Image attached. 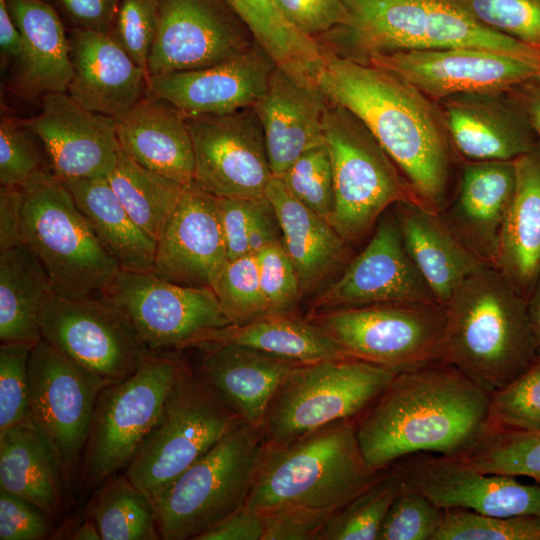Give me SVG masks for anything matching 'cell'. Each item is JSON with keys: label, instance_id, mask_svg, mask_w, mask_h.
I'll use <instances>...</instances> for the list:
<instances>
[{"label": "cell", "instance_id": "obj_3", "mask_svg": "<svg viewBox=\"0 0 540 540\" xmlns=\"http://www.w3.org/2000/svg\"><path fill=\"white\" fill-rule=\"evenodd\" d=\"M443 307V361L489 393L538 358L528 300L494 266L469 275Z\"/></svg>", "mask_w": 540, "mask_h": 540}, {"label": "cell", "instance_id": "obj_45", "mask_svg": "<svg viewBox=\"0 0 540 540\" xmlns=\"http://www.w3.org/2000/svg\"><path fill=\"white\" fill-rule=\"evenodd\" d=\"M434 540H540V516H489L445 510Z\"/></svg>", "mask_w": 540, "mask_h": 540}, {"label": "cell", "instance_id": "obj_63", "mask_svg": "<svg viewBox=\"0 0 540 540\" xmlns=\"http://www.w3.org/2000/svg\"><path fill=\"white\" fill-rule=\"evenodd\" d=\"M528 310L537 345L538 357H540V275L528 298Z\"/></svg>", "mask_w": 540, "mask_h": 540}, {"label": "cell", "instance_id": "obj_2", "mask_svg": "<svg viewBox=\"0 0 540 540\" xmlns=\"http://www.w3.org/2000/svg\"><path fill=\"white\" fill-rule=\"evenodd\" d=\"M317 84L364 123L425 208L440 213L455 150L439 104L388 70L326 48Z\"/></svg>", "mask_w": 540, "mask_h": 540}, {"label": "cell", "instance_id": "obj_40", "mask_svg": "<svg viewBox=\"0 0 540 540\" xmlns=\"http://www.w3.org/2000/svg\"><path fill=\"white\" fill-rule=\"evenodd\" d=\"M106 179L131 218L157 242L186 185L139 165L122 150Z\"/></svg>", "mask_w": 540, "mask_h": 540}, {"label": "cell", "instance_id": "obj_58", "mask_svg": "<svg viewBox=\"0 0 540 540\" xmlns=\"http://www.w3.org/2000/svg\"><path fill=\"white\" fill-rule=\"evenodd\" d=\"M264 516L247 506L230 513L194 540H263Z\"/></svg>", "mask_w": 540, "mask_h": 540}, {"label": "cell", "instance_id": "obj_49", "mask_svg": "<svg viewBox=\"0 0 540 540\" xmlns=\"http://www.w3.org/2000/svg\"><path fill=\"white\" fill-rule=\"evenodd\" d=\"M445 510L402 486L391 503L377 540H434Z\"/></svg>", "mask_w": 540, "mask_h": 540}, {"label": "cell", "instance_id": "obj_25", "mask_svg": "<svg viewBox=\"0 0 540 540\" xmlns=\"http://www.w3.org/2000/svg\"><path fill=\"white\" fill-rule=\"evenodd\" d=\"M438 104L454 150L468 161H512L539 144L505 94H457Z\"/></svg>", "mask_w": 540, "mask_h": 540}, {"label": "cell", "instance_id": "obj_41", "mask_svg": "<svg viewBox=\"0 0 540 540\" xmlns=\"http://www.w3.org/2000/svg\"><path fill=\"white\" fill-rule=\"evenodd\" d=\"M402 486L395 466L382 470L364 490L331 515L316 540H377L388 509Z\"/></svg>", "mask_w": 540, "mask_h": 540}, {"label": "cell", "instance_id": "obj_43", "mask_svg": "<svg viewBox=\"0 0 540 540\" xmlns=\"http://www.w3.org/2000/svg\"><path fill=\"white\" fill-rule=\"evenodd\" d=\"M211 288L230 324H244L268 313L254 254L228 260Z\"/></svg>", "mask_w": 540, "mask_h": 540}, {"label": "cell", "instance_id": "obj_8", "mask_svg": "<svg viewBox=\"0 0 540 540\" xmlns=\"http://www.w3.org/2000/svg\"><path fill=\"white\" fill-rule=\"evenodd\" d=\"M323 134L334 184L330 223L347 241L366 235L391 205L422 200L364 123L345 107L328 100Z\"/></svg>", "mask_w": 540, "mask_h": 540}, {"label": "cell", "instance_id": "obj_28", "mask_svg": "<svg viewBox=\"0 0 540 540\" xmlns=\"http://www.w3.org/2000/svg\"><path fill=\"white\" fill-rule=\"evenodd\" d=\"M23 40L22 54L12 68L8 87L27 101L67 92L72 64L68 30L45 0H6Z\"/></svg>", "mask_w": 540, "mask_h": 540}, {"label": "cell", "instance_id": "obj_39", "mask_svg": "<svg viewBox=\"0 0 540 540\" xmlns=\"http://www.w3.org/2000/svg\"><path fill=\"white\" fill-rule=\"evenodd\" d=\"M85 516L93 520L101 540H159L151 497L120 472L93 491Z\"/></svg>", "mask_w": 540, "mask_h": 540}, {"label": "cell", "instance_id": "obj_44", "mask_svg": "<svg viewBox=\"0 0 540 540\" xmlns=\"http://www.w3.org/2000/svg\"><path fill=\"white\" fill-rule=\"evenodd\" d=\"M540 431V357L490 398L488 431Z\"/></svg>", "mask_w": 540, "mask_h": 540}, {"label": "cell", "instance_id": "obj_54", "mask_svg": "<svg viewBox=\"0 0 540 540\" xmlns=\"http://www.w3.org/2000/svg\"><path fill=\"white\" fill-rule=\"evenodd\" d=\"M285 18L301 33L318 39L350 22L342 0H275Z\"/></svg>", "mask_w": 540, "mask_h": 540}, {"label": "cell", "instance_id": "obj_42", "mask_svg": "<svg viewBox=\"0 0 540 540\" xmlns=\"http://www.w3.org/2000/svg\"><path fill=\"white\" fill-rule=\"evenodd\" d=\"M460 458L484 473L524 476L540 484V431H487Z\"/></svg>", "mask_w": 540, "mask_h": 540}, {"label": "cell", "instance_id": "obj_24", "mask_svg": "<svg viewBox=\"0 0 540 540\" xmlns=\"http://www.w3.org/2000/svg\"><path fill=\"white\" fill-rule=\"evenodd\" d=\"M72 77L67 93L89 110L112 118L148 90V75L110 33L67 29Z\"/></svg>", "mask_w": 540, "mask_h": 540}, {"label": "cell", "instance_id": "obj_62", "mask_svg": "<svg viewBox=\"0 0 540 540\" xmlns=\"http://www.w3.org/2000/svg\"><path fill=\"white\" fill-rule=\"evenodd\" d=\"M22 35L16 26L6 0H0V67L2 75L19 61L22 54Z\"/></svg>", "mask_w": 540, "mask_h": 540}, {"label": "cell", "instance_id": "obj_32", "mask_svg": "<svg viewBox=\"0 0 540 540\" xmlns=\"http://www.w3.org/2000/svg\"><path fill=\"white\" fill-rule=\"evenodd\" d=\"M396 206L405 249L437 302L444 306L463 281L486 263L461 243L439 213L409 203Z\"/></svg>", "mask_w": 540, "mask_h": 540}, {"label": "cell", "instance_id": "obj_29", "mask_svg": "<svg viewBox=\"0 0 540 540\" xmlns=\"http://www.w3.org/2000/svg\"><path fill=\"white\" fill-rule=\"evenodd\" d=\"M121 150L139 165L187 185L194 178V151L186 117L148 90L115 118Z\"/></svg>", "mask_w": 540, "mask_h": 540}, {"label": "cell", "instance_id": "obj_34", "mask_svg": "<svg viewBox=\"0 0 540 540\" xmlns=\"http://www.w3.org/2000/svg\"><path fill=\"white\" fill-rule=\"evenodd\" d=\"M0 489L36 506L55 523L67 511L52 453L29 417L0 432Z\"/></svg>", "mask_w": 540, "mask_h": 540}, {"label": "cell", "instance_id": "obj_12", "mask_svg": "<svg viewBox=\"0 0 540 540\" xmlns=\"http://www.w3.org/2000/svg\"><path fill=\"white\" fill-rule=\"evenodd\" d=\"M28 375V416L52 453L70 504L78 496L96 399L107 385L42 338L32 347Z\"/></svg>", "mask_w": 540, "mask_h": 540}, {"label": "cell", "instance_id": "obj_27", "mask_svg": "<svg viewBox=\"0 0 540 540\" xmlns=\"http://www.w3.org/2000/svg\"><path fill=\"white\" fill-rule=\"evenodd\" d=\"M327 102L319 86L301 84L275 66L253 106L263 128L273 176L279 177L305 151L325 143Z\"/></svg>", "mask_w": 540, "mask_h": 540}, {"label": "cell", "instance_id": "obj_60", "mask_svg": "<svg viewBox=\"0 0 540 540\" xmlns=\"http://www.w3.org/2000/svg\"><path fill=\"white\" fill-rule=\"evenodd\" d=\"M282 241L277 215L264 196L259 199L248 233L249 253L255 254L264 247Z\"/></svg>", "mask_w": 540, "mask_h": 540}, {"label": "cell", "instance_id": "obj_33", "mask_svg": "<svg viewBox=\"0 0 540 540\" xmlns=\"http://www.w3.org/2000/svg\"><path fill=\"white\" fill-rule=\"evenodd\" d=\"M513 163L515 192L494 267L528 300L540 275V142Z\"/></svg>", "mask_w": 540, "mask_h": 540}, {"label": "cell", "instance_id": "obj_37", "mask_svg": "<svg viewBox=\"0 0 540 540\" xmlns=\"http://www.w3.org/2000/svg\"><path fill=\"white\" fill-rule=\"evenodd\" d=\"M52 291L38 258L25 244L0 250V340L36 343L39 313Z\"/></svg>", "mask_w": 540, "mask_h": 540}, {"label": "cell", "instance_id": "obj_56", "mask_svg": "<svg viewBox=\"0 0 540 540\" xmlns=\"http://www.w3.org/2000/svg\"><path fill=\"white\" fill-rule=\"evenodd\" d=\"M260 198L216 197L228 260L250 254L248 233Z\"/></svg>", "mask_w": 540, "mask_h": 540}, {"label": "cell", "instance_id": "obj_22", "mask_svg": "<svg viewBox=\"0 0 540 540\" xmlns=\"http://www.w3.org/2000/svg\"><path fill=\"white\" fill-rule=\"evenodd\" d=\"M228 262L216 196L193 180L156 242L152 273L191 287H212Z\"/></svg>", "mask_w": 540, "mask_h": 540}, {"label": "cell", "instance_id": "obj_55", "mask_svg": "<svg viewBox=\"0 0 540 540\" xmlns=\"http://www.w3.org/2000/svg\"><path fill=\"white\" fill-rule=\"evenodd\" d=\"M57 527L36 506L0 489V539H52Z\"/></svg>", "mask_w": 540, "mask_h": 540}, {"label": "cell", "instance_id": "obj_23", "mask_svg": "<svg viewBox=\"0 0 540 540\" xmlns=\"http://www.w3.org/2000/svg\"><path fill=\"white\" fill-rule=\"evenodd\" d=\"M275 63L255 44L220 63L150 76L148 91L186 118L253 107L263 95Z\"/></svg>", "mask_w": 540, "mask_h": 540}, {"label": "cell", "instance_id": "obj_1", "mask_svg": "<svg viewBox=\"0 0 540 540\" xmlns=\"http://www.w3.org/2000/svg\"><path fill=\"white\" fill-rule=\"evenodd\" d=\"M490 398L445 361L398 372L355 419L366 465L379 472L414 454L463 456L488 431Z\"/></svg>", "mask_w": 540, "mask_h": 540}, {"label": "cell", "instance_id": "obj_52", "mask_svg": "<svg viewBox=\"0 0 540 540\" xmlns=\"http://www.w3.org/2000/svg\"><path fill=\"white\" fill-rule=\"evenodd\" d=\"M157 25V0H121L112 35L147 75Z\"/></svg>", "mask_w": 540, "mask_h": 540}, {"label": "cell", "instance_id": "obj_36", "mask_svg": "<svg viewBox=\"0 0 540 540\" xmlns=\"http://www.w3.org/2000/svg\"><path fill=\"white\" fill-rule=\"evenodd\" d=\"M63 183L121 270L152 272L156 241L131 218L106 177Z\"/></svg>", "mask_w": 540, "mask_h": 540}, {"label": "cell", "instance_id": "obj_15", "mask_svg": "<svg viewBox=\"0 0 540 540\" xmlns=\"http://www.w3.org/2000/svg\"><path fill=\"white\" fill-rule=\"evenodd\" d=\"M107 299L152 352L192 348L205 333L230 325L211 287L179 285L152 272L121 271Z\"/></svg>", "mask_w": 540, "mask_h": 540}, {"label": "cell", "instance_id": "obj_17", "mask_svg": "<svg viewBox=\"0 0 540 540\" xmlns=\"http://www.w3.org/2000/svg\"><path fill=\"white\" fill-rule=\"evenodd\" d=\"M363 62L396 74L437 103L457 94H505L540 71L539 60L469 47L377 53Z\"/></svg>", "mask_w": 540, "mask_h": 540}, {"label": "cell", "instance_id": "obj_16", "mask_svg": "<svg viewBox=\"0 0 540 540\" xmlns=\"http://www.w3.org/2000/svg\"><path fill=\"white\" fill-rule=\"evenodd\" d=\"M194 178L216 197L260 198L273 177L261 122L253 107L186 118Z\"/></svg>", "mask_w": 540, "mask_h": 540}, {"label": "cell", "instance_id": "obj_20", "mask_svg": "<svg viewBox=\"0 0 540 540\" xmlns=\"http://www.w3.org/2000/svg\"><path fill=\"white\" fill-rule=\"evenodd\" d=\"M385 303H438L405 249L395 213L387 211L366 247L313 306L320 312Z\"/></svg>", "mask_w": 540, "mask_h": 540}, {"label": "cell", "instance_id": "obj_48", "mask_svg": "<svg viewBox=\"0 0 540 540\" xmlns=\"http://www.w3.org/2000/svg\"><path fill=\"white\" fill-rule=\"evenodd\" d=\"M487 28L540 50V0H452Z\"/></svg>", "mask_w": 540, "mask_h": 540}, {"label": "cell", "instance_id": "obj_38", "mask_svg": "<svg viewBox=\"0 0 540 540\" xmlns=\"http://www.w3.org/2000/svg\"><path fill=\"white\" fill-rule=\"evenodd\" d=\"M250 30L256 43L275 65L304 85L318 86L324 48L298 31L275 0H226Z\"/></svg>", "mask_w": 540, "mask_h": 540}, {"label": "cell", "instance_id": "obj_64", "mask_svg": "<svg viewBox=\"0 0 540 540\" xmlns=\"http://www.w3.org/2000/svg\"><path fill=\"white\" fill-rule=\"evenodd\" d=\"M67 539L99 540L101 536L93 520L85 516L84 520L68 534Z\"/></svg>", "mask_w": 540, "mask_h": 540}, {"label": "cell", "instance_id": "obj_46", "mask_svg": "<svg viewBox=\"0 0 540 540\" xmlns=\"http://www.w3.org/2000/svg\"><path fill=\"white\" fill-rule=\"evenodd\" d=\"M279 178L297 200L330 222L334 209V184L332 160L326 143L305 151Z\"/></svg>", "mask_w": 540, "mask_h": 540}, {"label": "cell", "instance_id": "obj_9", "mask_svg": "<svg viewBox=\"0 0 540 540\" xmlns=\"http://www.w3.org/2000/svg\"><path fill=\"white\" fill-rule=\"evenodd\" d=\"M189 366L174 352H150L130 377L102 388L84 447L78 496L123 472Z\"/></svg>", "mask_w": 540, "mask_h": 540}, {"label": "cell", "instance_id": "obj_59", "mask_svg": "<svg viewBox=\"0 0 540 540\" xmlns=\"http://www.w3.org/2000/svg\"><path fill=\"white\" fill-rule=\"evenodd\" d=\"M22 188H0V250L21 244Z\"/></svg>", "mask_w": 540, "mask_h": 540}, {"label": "cell", "instance_id": "obj_4", "mask_svg": "<svg viewBox=\"0 0 540 540\" xmlns=\"http://www.w3.org/2000/svg\"><path fill=\"white\" fill-rule=\"evenodd\" d=\"M347 26L318 41L337 54L364 61L400 50L483 48L540 61V50L474 20L452 0H342Z\"/></svg>", "mask_w": 540, "mask_h": 540}, {"label": "cell", "instance_id": "obj_47", "mask_svg": "<svg viewBox=\"0 0 540 540\" xmlns=\"http://www.w3.org/2000/svg\"><path fill=\"white\" fill-rule=\"evenodd\" d=\"M18 119L2 112L0 121V184L23 188L34 176L52 171L43 146Z\"/></svg>", "mask_w": 540, "mask_h": 540}, {"label": "cell", "instance_id": "obj_13", "mask_svg": "<svg viewBox=\"0 0 540 540\" xmlns=\"http://www.w3.org/2000/svg\"><path fill=\"white\" fill-rule=\"evenodd\" d=\"M321 327L351 358L406 371L443 361L445 308L438 303H385L315 312Z\"/></svg>", "mask_w": 540, "mask_h": 540}, {"label": "cell", "instance_id": "obj_57", "mask_svg": "<svg viewBox=\"0 0 540 540\" xmlns=\"http://www.w3.org/2000/svg\"><path fill=\"white\" fill-rule=\"evenodd\" d=\"M59 14L67 29L113 32L121 0H45Z\"/></svg>", "mask_w": 540, "mask_h": 540}, {"label": "cell", "instance_id": "obj_18", "mask_svg": "<svg viewBox=\"0 0 540 540\" xmlns=\"http://www.w3.org/2000/svg\"><path fill=\"white\" fill-rule=\"evenodd\" d=\"M148 76L208 67L256 43L226 0H157Z\"/></svg>", "mask_w": 540, "mask_h": 540}, {"label": "cell", "instance_id": "obj_51", "mask_svg": "<svg viewBox=\"0 0 540 540\" xmlns=\"http://www.w3.org/2000/svg\"><path fill=\"white\" fill-rule=\"evenodd\" d=\"M254 255L268 313L296 314L303 293L296 269L282 241L270 244Z\"/></svg>", "mask_w": 540, "mask_h": 540}, {"label": "cell", "instance_id": "obj_26", "mask_svg": "<svg viewBox=\"0 0 540 540\" xmlns=\"http://www.w3.org/2000/svg\"><path fill=\"white\" fill-rule=\"evenodd\" d=\"M516 186L512 161H468L452 204L440 217L461 243L494 266Z\"/></svg>", "mask_w": 540, "mask_h": 540}, {"label": "cell", "instance_id": "obj_14", "mask_svg": "<svg viewBox=\"0 0 540 540\" xmlns=\"http://www.w3.org/2000/svg\"><path fill=\"white\" fill-rule=\"evenodd\" d=\"M39 327L43 340L105 385L130 377L152 352L107 298L71 299L51 291L41 306Z\"/></svg>", "mask_w": 540, "mask_h": 540}, {"label": "cell", "instance_id": "obj_21", "mask_svg": "<svg viewBox=\"0 0 540 540\" xmlns=\"http://www.w3.org/2000/svg\"><path fill=\"white\" fill-rule=\"evenodd\" d=\"M40 100V112L22 122L43 146L53 174L62 182L106 177L121 150L115 119L89 110L67 92Z\"/></svg>", "mask_w": 540, "mask_h": 540}, {"label": "cell", "instance_id": "obj_7", "mask_svg": "<svg viewBox=\"0 0 540 540\" xmlns=\"http://www.w3.org/2000/svg\"><path fill=\"white\" fill-rule=\"evenodd\" d=\"M265 448L262 431L243 423L151 496L162 540H194L247 505Z\"/></svg>", "mask_w": 540, "mask_h": 540}, {"label": "cell", "instance_id": "obj_30", "mask_svg": "<svg viewBox=\"0 0 540 540\" xmlns=\"http://www.w3.org/2000/svg\"><path fill=\"white\" fill-rule=\"evenodd\" d=\"M199 373L246 424L262 431L267 408L296 362L235 344L200 349Z\"/></svg>", "mask_w": 540, "mask_h": 540}, {"label": "cell", "instance_id": "obj_35", "mask_svg": "<svg viewBox=\"0 0 540 540\" xmlns=\"http://www.w3.org/2000/svg\"><path fill=\"white\" fill-rule=\"evenodd\" d=\"M222 344L248 347L296 363L345 356L321 327L297 314L267 313L244 324H230L205 333L192 347Z\"/></svg>", "mask_w": 540, "mask_h": 540}, {"label": "cell", "instance_id": "obj_61", "mask_svg": "<svg viewBox=\"0 0 540 540\" xmlns=\"http://www.w3.org/2000/svg\"><path fill=\"white\" fill-rule=\"evenodd\" d=\"M505 95L525 116L540 142V71Z\"/></svg>", "mask_w": 540, "mask_h": 540}, {"label": "cell", "instance_id": "obj_6", "mask_svg": "<svg viewBox=\"0 0 540 540\" xmlns=\"http://www.w3.org/2000/svg\"><path fill=\"white\" fill-rule=\"evenodd\" d=\"M22 194L21 240L40 261L52 291L71 299L107 298L122 270L67 186L45 171Z\"/></svg>", "mask_w": 540, "mask_h": 540}, {"label": "cell", "instance_id": "obj_53", "mask_svg": "<svg viewBox=\"0 0 540 540\" xmlns=\"http://www.w3.org/2000/svg\"><path fill=\"white\" fill-rule=\"evenodd\" d=\"M334 510L285 504L262 512L263 540H316Z\"/></svg>", "mask_w": 540, "mask_h": 540}, {"label": "cell", "instance_id": "obj_11", "mask_svg": "<svg viewBox=\"0 0 540 540\" xmlns=\"http://www.w3.org/2000/svg\"><path fill=\"white\" fill-rule=\"evenodd\" d=\"M243 423L189 366L123 473L151 497Z\"/></svg>", "mask_w": 540, "mask_h": 540}, {"label": "cell", "instance_id": "obj_5", "mask_svg": "<svg viewBox=\"0 0 540 540\" xmlns=\"http://www.w3.org/2000/svg\"><path fill=\"white\" fill-rule=\"evenodd\" d=\"M365 463L355 419L324 426L286 445H267L247 507L264 512L285 504L338 510L380 473Z\"/></svg>", "mask_w": 540, "mask_h": 540}, {"label": "cell", "instance_id": "obj_50", "mask_svg": "<svg viewBox=\"0 0 540 540\" xmlns=\"http://www.w3.org/2000/svg\"><path fill=\"white\" fill-rule=\"evenodd\" d=\"M35 343L1 342L0 345V432L28 416V365Z\"/></svg>", "mask_w": 540, "mask_h": 540}, {"label": "cell", "instance_id": "obj_10", "mask_svg": "<svg viewBox=\"0 0 540 540\" xmlns=\"http://www.w3.org/2000/svg\"><path fill=\"white\" fill-rule=\"evenodd\" d=\"M399 371L351 357L290 369L266 411L267 445H286L331 423L356 419Z\"/></svg>", "mask_w": 540, "mask_h": 540}, {"label": "cell", "instance_id": "obj_19", "mask_svg": "<svg viewBox=\"0 0 540 540\" xmlns=\"http://www.w3.org/2000/svg\"><path fill=\"white\" fill-rule=\"evenodd\" d=\"M404 486L444 510L464 509L482 515L540 516V484L516 476L481 472L460 457L431 453L408 456L395 465Z\"/></svg>", "mask_w": 540, "mask_h": 540}, {"label": "cell", "instance_id": "obj_31", "mask_svg": "<svg viewBox=\"0 0 540 540\" xmlns=\"http://www.w3.org/2000/svg\"><path fill=\"white\" fill-rule=\"evenodd\" d=\"M281 229L282 244L299 277L302 293L315 290L344 261L347 241L333 225L297 200L279 177L265 190Z\"/></svg>", "mask_w": 540, "mask_h": 540}]
</instances>
